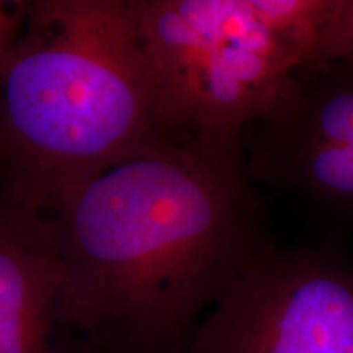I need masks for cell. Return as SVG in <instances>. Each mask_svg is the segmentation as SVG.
Instances as JSON below:
<instances>
[{
    "mask_svg": "<svg viewBox=\"0 0 353 353\" xmlns=\"http://www.w3.org/2000/svg\"><path fill=\"white\" fill-rule=\"evenodd\" d=\"M44 214L59 265L57 316L90 353H185L268 242L245 148L162 144Z\"/></svg>",
    "mask_w": 353,
    "mask_h": 353,
    "instance_id": "obj_1",
    "label": "cell"
},
{
    "mask_svg": "<svg viewBox=\"0 0 353 353\" xmlns=\"http://www.w3.org/2000/svg\"><path fill=\"white\" fill-rule=\"evenodd\" d=\"M167 144L128 0H30L0 76V195L48 213Z\"/></svg>",
    "mask_w": 353,
    "mask_h": 353,
    "instance_id": "obj_2",
    "label": "cell"
},
{
    "mask_svg": "<svg viewBox=\"0 0 353 353\" xmlns=\"http://www.w3.org/2000/svg\"><path fill=\"white\" fill-rule=\"evenodd\" d=\"M156 130L200 151L245 148V132L293 87L316 34L278 26L263 0H128Z\"/></svg>",
    "mask_w": 353,
    "mask_h": 353,
    "instance_id": "obj_3",
    "label": "cell"
},
{
    "mask_svg": "<svg viewBox=\"0 0 353 353\" xmlns=\"http://www.w3.org/2000/svg\"><path fill=\"white\" fill-rule=\"evenodd\" d=\"M185 353H353V247L265 242Z\"/></svg>",
    "mask_w": 353,
    "mask_h": 353,
    "instance_id": "obj_4",
    "label": "cell"
},
{
    "mask_svg": "<svg viewBox=\"0 0 353 353\" xmlns=\"http://www.w3.org/2000/svg\"><path fill=\"white\" fill-rule=\"evenodd\" d=\"M249 130L252 180L335 226L353 229V61L299 72L283 99Z\"/></svg>",
    "mask_w": 353,
    "mask_h": 353,
    "instance_id": "obj_5",
    "label": "cell"
},
{
    "mask_svg": "<svg viewBox=\"0 0 353 353\" xmlns=\"http://www.w3.org/2000/svg\"><path fill=\"white\" fill-rule=\"evenodd\" d=\"M57 299L50 218L0 195V353H65Z\"/></svg>",
    "mask_w": 353,
    "mask_h": 353,
    "instance_id": "obj_6",
    "label": "cell"
},
{
    "mask_svg": "<svg viewBox=\"0 0 353 353\" xmlns=\"http://www.w3.org/2000/svg\"><path fill=\"white\" fill-rule=\"evenodd\" d=\"M343 61H353V0H334L299 72H312Z\"/></svg>",
    "mask_w": 353,
    "mask_h": 353,
    "instance_id": "obj_7",
    "label": "cell"
},
{
    "mask_svg": "<svg viewBox=\"0 0 353 353\" xmlns=\"http://www.w3.org/2000/svg\"><path fill=\"white\" fill-rule=\"evenodd\" d=\"M30 0H0V76L23 34Z\"/></svg>",
    "mask_w": 353,
    "mask_h": 353,
    "instance_id": "obj_8",
    "label": "cell"
}]
</instances>
